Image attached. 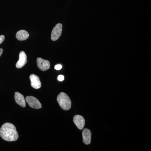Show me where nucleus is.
<instances>
[{
  "mask_svg": "<svg viewBox=\"0 0 151 151\" xmlns=\"http://www.w3.org/2000/svg\"><path fill=\"white\" fill-rule=\"evenodd\" d=\"M26 101L30 107L35 109H40L42 108V105L40 101L35 97L33 96H27L26 97Z\"/></svg>",
  "mask_w": 151,
  "mask_h": 151,
  "instance_id": "20e7f679",
  "label": "nucleus"
},
{
  "mask_svg": "<svg viewBox=\"0 0 151 151\" xmlns=\"http://www.w3.org/2000/svg\"><path fill=\"white\" fill-rule=\"evenodd\" d=\"M16 37L18 40L23 41L26 40L29 37V34L27 31L21 30L17 33Z\"/></svg>",
  "mask_w": 151,
  "mask_h": 151,
  "instance_id": "9b49d317",
  "label": "nucleus"
},
{
  "mask_svg": "<svg viewBox=\"0 0 151 151\" xmlns=\"http://www.w3.org/2000/svg\"><path fill=\"white\" fill-rule=\"evenodd\" d=\"M0 136L3 139L8 142H14L19 138L16 128L13 124L6 123L0 129Z\"/></svg>",
  "mask_w": 151,
  "mask_h": 151,
  "instance_id": "f257e3e1",
  "label": "nucleus"
},
{
  "mask_svg": "<svg viewBox=\"0 0 151 151\" xmlns=\"http://www.w3.org/2000/svg\"><path fill=\"white\" fill-rule=\"evenodd\" d=\"M83 142L86 145H89L91 143V131L87 129H84L82 132Z\"/></svg>",
  "mask_w": 151,
  "mask_h": 151,
  "instance_id": "9d476101",
  "label": "nucleus"
},
{
  "mask_svg": "<svg viewBox=\"0 0 151 151\" xmlns=\"http://www.w3.org/2000/svg\"><path fill=\"white\" fill-rule=\"evenodd\" d=\"M64 77L63 75H60L58 76V80L59 81H62L64 80Z\"/></svg>",
  "mask_w": 151,
  "mask_h": 151,
  "instance_id": "f8f14e48",
  "label": "nucleus"
},
{
  "mask_svg": "<svg viewBox=\"0 0 151 151\" xmlns=\"http://www.w3.org/2000/svg\"><path fill=\"white\" fill-rule=\"evenodd\" d=\"M73 122L79 130L83 129L85 126V122L84 117L80 115H76L73 117Z\"/></svg>",
  "mask_w": 151,
  "mask_h": 151,
  "instance_id": "6e6552de",
  "label": "nucleus"
},
{
  "mask_svg": "<svg viewBox=\"0 0 151 151\" xmlns=\"http://www.w3.org/2000/svg\"><path fill=\"white\" fill-rule=\"evenodd\" d=\"M27 62V56L24 51H22L19 54V60L16 64V67L18 68H22L24 66Z\"/></svg>",
  "mask_w": 151,
  "mask_h": 151,
  "instance_id": "423d86ee",
  "label": "nucleus"
},
{
  "mask_svg": "<svg viewBox=\"0 0 151 151\" xmlns=\"http://www.w3.org/2000/svg\"><path fill=\"white\" fill-rule=\"evenodd\" d=\"M38 67L42 71H46L50 68V63L48 60L38 58L37 59Z\"/></svg>",
  "mask_w": 151,
  "mask_h": 151,
  "instance_id": "39448f33",
  "label": "nucleus"
},
{
  "mask_svg": "<svg viewBox=\"0 0 151 151\" xmlns=\"http://www.w3.org/2000/svg\"><path fill=\"white\" fill-rule=\"evenodd\" d=\"M5 40L4 36L3 35H0V44H1Z\"/></svg>",
  "mask_w": 151,
  "mask_h": 151,
  "instance_id": "4468645a",
  "label": "nucleus"
},
{
  "mask_svg": "<svg viewBox=\"0 0 151 151\" xmlns=\"http://www.w3.org/2000/svg\"><path fill=\"white\" fill-rule=\"evenodd\" d=\"M57 100L62 109L68 111L71 108V101L68 95L64 92H61L58 96Z\"/></svg>",
  "mask_w": 151,
  "mask_h": 151,
  "instance_id": "f03ea898",
  "label": "nucleus"
},
{
  "mask_svg": "<svg viewBox=\"0 0 151 151\" xmlns=\"http://www.w3.org/2000/svg\"><path fill=\"white\" fill-rule=\"evenodd\" d=\"M3 52V50L2 48H0V57L1 56V55L2 54Z\"/></svg>",
  "mask_w": 151,
  "mask_h": 151,
  "instance_id": "2eb2a0df",
  "label": "nucleus"
},
{
  "mask_svg": "<svg viewBox=\"0 0 151 151\" xmlns=\"http://www.w3.org/2000/svg\"><path fill=\"white\" fill-rule=\"evenodd\" d=\"M62 66L60 64H58L55 66V69L56 70H60L62 68Z\"/></svg>",
  "mask_w": 151,
  "mask_h": 151,
  "instance_id": "ddd939ff",
  "label": "nucleus"
},
{
  "mask_svg": "<svg viewBox=\"0 0 151 151\" xmlns=\"http://www.w3.org/2000/svg\"><path fill=\"white\" fill-rule=\"evenodd\" d=\"M31 81V85L35 89H38L41 86V82L39 77L34 74H31L29 76Z\"/></svg>",
  "mask_w": 151,
  "mask_h": 151,
  "instance_id": "0eeeda50",
  "label": "nucleus"
},
{
  "mask_svg": "<svg viewBox=\"0 0 151 151\" xmlns=\"http://www.w3.org/2000/svg\"><path fill=\"white\" fill-rule=\"evenodd\" d=\"M15 100L17 104L23 108L26 107V101L22 94L19 92H16L14 95Z\"/></svg>",
  "mask_w": 151,
  "mask_h": 151,
  "instance_id": "1a4fd4ad",
  "label": "nucleus"
},
{
  "mask_svg": "<svg viewBox=\"0 0 151 151\" xmlns=\"http://www.w3.org/2000/svg\"><path fill=\"white\" fill-rule=\"evenodd\" d=\"M62 32V24L60 23L57 24L53 28L51 35V39L55 41L58 40L61 35Z\"/></svg>",
  "mask_w": 151,
  "mask_h": 151,
  "instance_id": "7ed1b4c3",
  "label": "nucleus"
}]
</instances>
